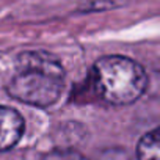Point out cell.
<instances>
[{
	"label": "cell",
	"instance_id": "5b68a950",
	"mask_svg": "<svg viewBox=\"0 0 160 160\" xmlns=\"http://www.w3.org/2000/svg\"><path fill=\"white\" fill-rule=\"evenodd\" d=\"M41 160H88V158L75 149H53L46 155H42Z\"/></svg>",
	"mask_w": 160,
	"mask_h": 160
},
{
	"label": "cell",
	"instance_id": "7a4b0ae2",
	"mask_svg": "<svg viewBox=\"0 0 160 160\" xmlns=\"http://www.w3.org/2000/svg\"><path fill=\"white\" fill-rule=\"evenodd\" d=\"M90 83L94 94L104 102L129 105L146 91L148 75L137 61L121 55H108L94 63Z\"/></svg>",
	"mask_w": 160,
	"mask_h": 160
},
{
	"label": "cell",
	"instance_id": "6da1fadb",
	"mask_svg": "<svg viewBox=\"0 0 160 160\" xmlns=\"http://www.w3.org/2000/svg\"><path fill=\"white\" fill-rule=\"evenodd\" d=\"M64 88V68L60 60L46 50H25L16 60L14 74L7 93L27 105L50 107Z\"/></svg>",
	"mask_w": 160,
	"mask_h": 160
},
{
	"label": "cell",
	"instance_id": "277c9868",
	"mask_svg": "<svg viewBox=\"0 0 160 160\" xmlns=\"http://www.w3.org/2000/svg\"><path fill=\"white\" fill-rule=\"evenodd\" d=\"M138 160H160V127L141 137L137 146Z\"/></svg>",
	"mask_w": 160,
	"mask_h": 160
},
{
	"label": "cell",
	"instance_id": "3957f363",
	"mask_svg": "<svg viewBox=\"0 0 160 160\" xmlns=\"http://www.w3.org/2000/svg\"><path fill=\"white\" fill-rule=\"evenodd\" d=\"M24 129L25 122L18 110L0 105V152L14 148L22 138Z\"/></svg>",
	"mask_w": 160,
	"mask_h": 160
}]
</instances>
